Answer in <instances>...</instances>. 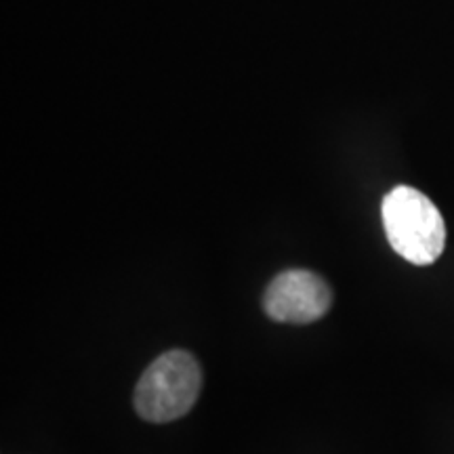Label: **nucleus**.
Wrapping results in <instances>:
<instances>
[{"instance_id":"1","label":"nucleus","mask_w":454,"mask_h":454,"mask_svg":"<svg viewBox=\"0 0 454 454\" xmlns=\"http://www.w3.org/2000/svg\"><path fill=\"white\" fill-rule=\"evenodd\" d=\"M383 227L391 248L412 265H431L446 247L442 213L423 192L397 185L383 198Z\"/></svg>"},{"instance_id":"2","label":"nucleus","mask_w":454,"mask_h":454,"mask_svg":"<svg viewBox=\"0 0 454 454\" xmlns=\"http://www.w3.org/2000/svg\"><path fill=\"white\" fill-rule=\"evenodd\" d=\"M202 389V371L192 354L181 349L158 356L135 387V411L150 423H168L194 408Z\"/></svg>"},{"instance_id":"3","label":"nucleus","mask_w":454,"mask_h":454,"mask_svg":"<svg viewBox=\"0 0 454 454\" xmlns=\"http://www.w3.org/2000/svg\"><path fill=\"white\" fill-rule=\"evenodd\" d=\"M331 303V286L325 278L308 270L278 274L263 297L265 314L284 325H311L328 314Z\"/></svg>"}]
</instances>
